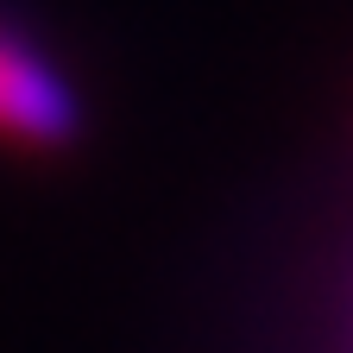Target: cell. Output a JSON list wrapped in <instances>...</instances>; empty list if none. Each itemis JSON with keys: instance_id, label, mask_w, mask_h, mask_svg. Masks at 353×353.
Returning a JSON list of instances; mask_svg holds the SVG:
<instances>
[{"instance_id": "6da1fadb", "label": "cell", "mask_w": 353, "mask_h": 353, "mask_svg": "<svg viewBox=\"0 0 353 353\" xmlns=\"http://www.w3.org/2000/svg\"><path fill=\"white\" fill-rule=\"evenodd\" d=\"M82 132L76 82L38 51L26 32L0 19V139L19 145H70Z\"/></svg>"}]
</instances>
